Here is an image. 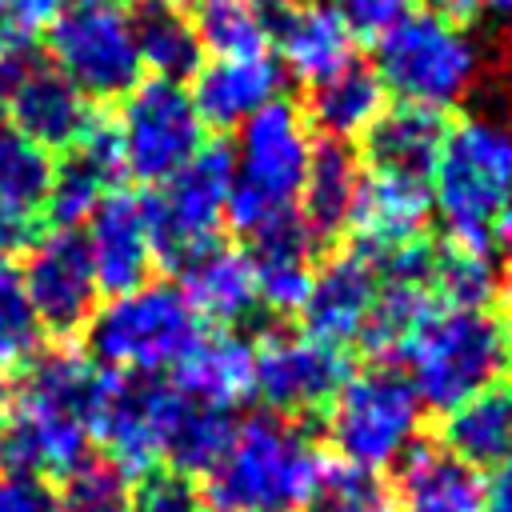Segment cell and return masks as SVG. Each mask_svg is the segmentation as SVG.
Returning <instances> with one entry per match:
<instances>
[{"instance_id":"obj_1","label":"cell","mask_w":512,"mask_h":512,"mask_svg":"<svg viewBox=\"0 0 512 512\" xmlns=\"http://www.w3.org/2000/svg\"><path fill=\"white\" fill-rule=\"evenodd\" d=\"M108 368L60 348L28 364L8 412L0 416V468L16 476H56L88 460Z\"/></svg>"},{"instance_id":"obj_2","label":"cell","mask_w":512,"mask_h":512,"mask_svg":"<svg viewBox=\"0 0 512 512\" xmlns=\"http://www.w3.org/2000/svg\"><path fill=\"white\" fill-rule=\"evenodd\" d=\"M324 472L316 440L292 416L260 412L232 428L200 492L212 512H304Z\"/></svg>"},{"instance_id":"obj_3","label":"cell","mask_w":512,"mask_h":512,"mask_svg":"<svg viewBox=\"0 0 512 512\" xmlns=\"http://www.w3.org/2000/svg\"><path fill=\"white\" fill-rule=\"evenodd\" d=\"M428 196L448 244L488 252L496 224L512 208V132L496 120L452 124L432 164Z\"/></svg>"},{"instance_id":"obj_4","label":"cell","mask_w":512,"mask_h":512,"mask_svg":"<svg viewBox=\"0 0 512 512\" xmlns=\"http://www.w3.org/2000/svg\"><path fill=\"white\" fill-rule=\"evenodd\" d=\"M512 340L488 308H432L404 340V380L420 404L452 412L476 392L492 388L508 368Z\"/></svg>"},{"instance_id":"obj_5","label":"cell","mask_w":512,"mask_h":512,"mask_svg":"<svg viewBox=\"0 0 512 512\" xmlns=\"http://www.w3.org/2000/svg\"><path fill=\"white\" fill-rule=\"evenodd\" d=\"M312 128L304 112L288 100H272L252 120L240 124L232 148V188L228 220L240 236H252L292 212H300V188L312 160Z\"/></svg>"},{"instance_id":"obj_6","label":"cell","mask_w":512,"mask_h":512,"mask_svg":"<svg viewBox=\"0 0 512 512\" xmlns=\"http://www.w3.org/2000/svg\"><path fill=\"white\" fill-rule=\"evenodd\" d=\"M200 340V316L176 284H136L116 292L88 320V344L100 368L120 376L172 372Z\"/></svg>"},{"instance_id":"obj_7","label":"cell","mask_w":512,"mask_h":512,"mask_svg":"<svg viewBox=\"0 0 512 512\" xmlns=\"http://www.w3.org/2000/svg\"><path fill=\"white\" fill-rule=\"evenodd\" d=\"M420 408L404 372L388 364L348 372L328 404V440L344 468L380 472L408 456L420 432Z\"/></svg>"},{"instance_id":"obj_8","label":"cell","mask_w":512,"mask_h":512,"mask_svg":"<svg viewBox=\"0 0 512 512\" xmlns=\"http://www.w3.org/2000/svg\"><path fill=\"white\" fill-rule=\"evenodd\" d=\"M372 72L388 92L400 96V104L444 112L472 88L476 48L456 24L432 12H408L384 36H376Z\"/></svg>"},{"instance_id":"obj_9","label":"cell","mask_w":512,"mask_h":512,"mask_svg":"<svg viewBox=\"0 0 512 512\" xmlns=\"http://www.w3.org/2000/svg\"><path fill=\"white\" fill-rule=\"evenodd\" d=\"M48 60L88 100H120L144 72L132 16L120 0H64L48 24Z\"/></svg>"},{"instance_id":"obj_10","label":"cell","mask_w":512,"mask_h":512,"mask_svg":"<svg viewBox=\"0 0 512 512\" xmlns=\"http://www.w3.org/2000/svg\"><path fill=\"white\" fill-rule=\"evenodd\" d=\"M120 168L144 184H164L204 148V120L192 92L176 80H140L120 96V116L112 124Z\"/></svg>"},{"instance_id":"obj_11","label":"cell","mask_w":512,"mask_h":512,"mask_svg":"<svg viewBox=\"0 0 512 512\" xmlns=\"http://www.w3.org/2000/svg\"><path fill=\"white\" fill-rule=\"evenodd\" d=\"M228 188H232V152L224 144H204L196 160H188L176 176L152 188L144 204V224L152 240L156 264L180 268L208 244L228 216Z\"/></svg>"},{"instance_id":"obj_12","label":"cell","mask_w":512,"mask_h":512,"mask_svg":"<svg viewBox=\"0 0 512 512\" xmlns=\"http://www.w3.org/2000/svg\"><path fill=\"white\" fill-rule=\"evenodd\" d=\"M0 108L8 112L12 132L44 152H68L96 124L92 100L48 56L28 48L0 60Z\"/></svg>"},{"instance_id":"obj_13","label":"cell","mask_w":512,"mask_h":512,"mask_svg":"<svg viewBox=\"0 0 512 512\" xmlns=\"http://www.w3.org/2000/svg\"><path fill=\"white\" fill-rule=\"evenodd\" d=\"M348 376L340 348L308 336L304 328H276L252 344V388L280 416H308L332 404Z\"/></svg>"},{"instance_id":"obj_14","label":"cell","mask_w":512,"mask_h":512,"mask_svg":"<svg viewBox=\"0 0 512 512\" xmlns=\"http://www.w3.org/2000/svg\"><path fill=\"white\" fill-rule=\"evenodd\" d=\"M24 264H20V280L28 292V304L40 320V328L68 336L76 328H88L92 312H96V272L88 264L84 240L68 228L44 232L24 248Z\"/></svg>"},{"instance_id":"obj_15","label":"cell","mask_w":512,"mask_h":512,"mask_svg":"<svg viewBox=\"0 0 512 512\" xmlns=\"http://www.w3.org/2000/svg\"><path fill=\"white\" fill-rule=\"evenodd\" d=\"M376 292H380V272L360 248L320 260L312 268V280H308V292L300 304L304 332L332 348H344L352 340L360 344V332L372 316Z\"/></svg>"},{"instance_id":"obj_16","label":"cell","mask_w":512,"mask_h":512,"mask_svg":"<svg viewBox=\"0 0 512 512\" xmlns=\"http://www.w3.org/2000/svg\"><path fill=\"white\" fill-rule=\"evenodd\" d=\"M432 216L428 180H408L392 172H364L348 228L364 256H388L408 244H420V232Z\"/></svg>"},{"instance_id":"obj_17","label":"cell","mask_w":512,"mask_h":512,"mask_svg":"<svg viewBox=\"0 0 512 512\" xmlns=\"http://www.w3.org/2000/svg\"><path fill=\"white\" fill-rule=\"evenodd\" d=\"M84 224L88 232L80 240H84V252H88V264L100 288L116 296L148 280V268L156 264V256H152V240L144 224V204L136 196L120 188L108 192Z\"/></svg>"},{"instance_id":"obj_18","label":"cell","mask_w":512,"mask_h":512,"mask_svg":"<svg viewBox=\"0 0 512 512\" xmlns=\"http://www.w3.org/2000/svg\"><path fill=\"white\" fill-rule=\"evenodd\" d=\"M280 64L260 52V56H228V60H212L204 68H196V88H192V104L200 112L204 124L216 128H240L244 120H252L260 108H268L272 100H280Z\"/></svg>"},{"instance_id":"obj_19","label":"cell","mask_w":512,"mask_h":512,"mask_svg":"<svg viewBox=\"0 0 512 512\" xmlns=\"http://www.w3.org/2000/svg\"><path fill=\"white\" fill-rule=\"evenodd\" d=\"M120 156L112 128L96 120L88 136H80L68 152H60V164H52V192H48V216L60 228H72L96 212V204L116 192L120 180Z\"/></svg>"},{"instance_id":"obj_20","label":"cell","mask_w":512,"mask_h":512,"mask_svg":"<svg viewBox=\"0 0 512 512\" xmlns=\"http://www.w3.org/2000/svg\"><path fill=\"white\" fill-rule=\"evenodd\" d=\"M176 272H180V296L192 304V312L220 328L240 324L260 304L256 268L248 252L228 248L220 240L196 252L192 260H184Z\"/></svg>"},{"instance_id":"obj_21","label":"cell","mask_w":512,"mask_h":512,"mask_svg":"<svg viewBox=\"0 0 512 512\" xmlns=\"http://www.w3.org/2000/svg\"><path fill=\"white\" fill-rule=\"evenodd\" d=\"M168 384L184 392L196 404L232 412L240 400L256 396L252 388V344L240 340L236 332L220 328L212 336L200 332V340L176 360Z\"/></svg>"},{"instance_id":"obj_22","label":"cell","mask_w":512,"mask_h":512,"mask_svg":"<svg viewBox=\"0 0 512 512\" xmlns=\"http://www.w3.org/2000/svg\"><path fill=\"white\" fill-rule=\"evenodd\" d=\"M444 112L420 108V104H392L384 108L372 128L360 136L364 140V160L368 172H392L408 180H428L432 164L444 144Z\"/></svg>"},{"instance_id":"obj_23","label":"cell","mask_w":512,"mask_h":512,"mask_svg":"<svg viewBox=\"0 0 512 512\" xmlns=\"http://www.w3.org/2000/svg\"><path fill=\"white\" fill-rule=\"evenodd\" d=\"M392 508L396 512H484V480L476 468L456 460L444 444L408 448Z\"/></svg>"},{"instance_id":"obj_24","label":"cell","mask_w":512,"mask_h":512,"mask_svg":"<svg viewBox=\"0 0 512 512\" xmlns=\"http://www.w3.org/2000/svg\"><path fill=\"white\" fill-rule=\"evenodd\" d=\"M284 68L308 84L324 80L328 72L352 60V32L336 20V12L320 4H288L276 24H268Z\"/></svg>"},{"instance_id":"obj_25","label":"cell","mask_w":512,"mask_h":512,"mask_svg":"<svg viewBox=\"0 0 512 512\" xmlns=\"http://www.w3.org/2000/svg\"><path fill=\"white\" fill-rule=\"evenodd\" d=\"M384 108L388 104H384L380 76L368 64L348 60L344 68L328 72L324 80H316L308 88V116L304 120H312L308 128H316L324 140L348 144V140H360Z\"/></svg>"},{"instance_id":"obj_26","label":"cell","mask_w":512,"mask_h":512,"mask_svg":"<svg viewBox=\"0 0 512 512\" xmlns=\"http://www.w3.org/2000/svg\"><path fill=\"white\" fill-rule=\"evenodd\" d=\"M128 16H132L140 68H148L156 80H176V84L196 76L204 48L180 0H136Z\"/></svg>"},{"instance_id":"obj_27","label":"cell","mask_w":512,"mask_h":512,"mask_svg":"<svg viewBox=\"0 0 512 512\" xmlns=\"http://www.w3.org/2000/svg\"><path fill=\"white\" fill-rule=\"evenodd\" d=\"M356 188H360V168H356V156L348 152V144L316 140L308 172H304L300 204H296L300 220L308 224V232L316 240H328L348 228Z\"/></svg>"},{"instance_id":"obj_28","label":"cell","mask_w":512,"mask_h":512,"mask_svg":"<svg viewBox=\"0 0 512 512\" xmlns=\"http://www.w3.org/2000/svg\"><path fill=\"white\" fill-rule=\"evenodd\" d=\"M444 448L468 468H496L512 456V388H484L444 420Z\"/></svg>"},{"instance_id":"obj_29","label":"cell","mask_w":512,"mask_h":512,"mask_svg":"<svg viewBox=\"0 0 512 512\" xmlns=\"http://www.w3.org/2000/svg\"><path fill=\"white\" fill-rule=\"evenodd\" d=\"M232 428H236L232 412L196 404L172 388L168 416H164V440H160V468H168L176 476H204L216 464V456L224 452Z\"/></svg>"},{"instance_id":"obj_30","label":"cell","mask_w":512,"mask_h":512,"mask_svg":"<svg viewBox=\"0 0 512 512\" xmlns=\"http://www.w3.org/2000/svg\"><path fill=\"white\" fill-rule=\"evenodd\" d=\"M48 192H52V156L24 140L20 132H0V212L36 224L48 216Z\"/></svg>"},{"instance_id":"obj_31","label":"cell","mask_w":512,"mask_h":512,"mask_svg":"<svg viewBox=\"0 0 512 512\" xmlns=\"http://www.w3.org/2000/svg\"><path fill=\"white\" fill-rule=\"evenodd\" d=\"M188 16L200 36V48H208L216 60L268 52V20L248 0H192Z\"/></svg>"},{"instance_id":"obj_32","label":"cell","mask_w":512,"mask_h":512,"mask_svg":"<svg viewBox=\"0 0 512 512\" xmlns=\"http://www.w3.org/2000/svg\"><path fill=\"white\" fill-rule=\"evenodd\" d=\"M428 292L440 308H488L500 292V272L484 248L448 244L444 252H432Z\"/></svg>"},{"instance_id":"obj_33","label":"cell","mask_w":512,"mask_h":512,"mask_svg":"<svg viewBox=\"0 0 512 512\" xmlns=\"http://www.w3.org/2000/svg\"><path fill=\"white\" fill-rule=\"evenodd\" d=\"M56 504L60 512H132V488L112 460L88 456L60 480Z\"/></svg>"},{"instance_id":"obj_34","label":"cell","mask_w":512,"mask_h":512,"mask_svg":"<svg viewBox=\"0 0 512 512\" xmlns=\"http://www.w3.org/2000/svg\"><path fill=\"white\" fill-rule=\"evenodd\" d=\"M40 332L44 328H40L32 304H28L20 268L0 256V372L32 360L36 344H40Z\"/></svg>"},{"instance_id":"obj_35","label":"cell","mask_w":512,"mask_h":512,"mask_svg":"<svg viewBox=\"0 0 512 512\" xmlns=\"http://www.w3.org/2000/svg\"><path fill=\"white\" fill-rule=\"evenodd\" d=\"M304 512H396V508H392V492L376 480V472L328 468Z\"/></svg>"},{"instance_id":"obj_36","label":"cell","mask_w":512,"mask_h":512,"mask_svg":"<svg viewBox=\"0 0 512 512\" xmlns=\"http://www.w3.org/2000/svg\"><path fill=\"white\" fill-rule=\"evenodd\" d=\"M60 8L64 0H0V60L28 48L32 36L48 28Z\"/></svg>"},{"instance_id":"obj_37","label":"cell","mask_w":512,"mask_h":512,"mask_svg":"<svg viewBox=\"0 0 512 512\" xmlns=\"http://www.w3.org/2000/svg\"><path fill=\"white\" fill-rule=\"evenodd\" d=\"M336 20L352 36H384L392 24H400L408 12H416V0H324Z\"/></svg>"},{"instance_id":"obj_38","label":"cell","mask_w":512,"mask_h":512,"mask_svg":"<svg viewBox=\"0 0 512 512\" xmlns=\"http://www.w3.org/2000/svg\"><path fill=\"white\" fill-rule=\"evenodd\" d=\"M0 512H60V504L40 480L0 472Z\"/></svg>"},{"instance_id":"obj_39","label":"cell","mask_w":512,"mask_h":512,"mask_svg":"<svg viewBox=\"0 0 512 512\" xmlns=\"http://www.w3.org/2000/svg\"><path fill=\"white\" fill-rule=\"evenodd\" d=\"M484 512H512V456L496 464L492 480L484 484Z\"/></svg>"},{"instance_id":"obj_40","label":"cell","mask_w":512,"mask_h":512,"mask_svg":"<svg viewBox=\"0 0 512 512\" xmlns=\"http://www.w3.org/2000/svg\"><path fill=\"white\" fill-rule=\"evenodd\" d=\"M428 12L460 28V24H468L484 12V0H428Z\"/></svg>"},{"instance_id":"obj_41","label":"cell","mask_w":512,"mask_h":512,"mask_svg":"<svg viewBox=\"0 0 512 512\" xmlns=\"http://www.w3.org/2000/svg\"><path fill=\"white\" fill-rule=\"evenodd\" d=\"M496 236H500V244H504L508 260H512V208H508V212H504V220L496 224Z\"/></svg>"},{"instance_id":"obj_42","label":"cell","mask_w":512,"mask_h":512,"mask_svg":"<svg viewBox=\"0 0 512 512\" xmlns=\"http://www.w3.org/2000/svg\"><path fill=\"white\" fill-rule=\"evenodd\" d=\"M484 8H488L496 20H512V0H484Z\"/></svg>"},{"instance_id":"obj_43","label":"cell","mask_w":512,"mask_h":512,"mask_svg":"<svg viewBox=\"0 0 512 512\" xmlns=\"http://www.w3.org/2000/svg\"><path fill=\"white\" fill-rule=\"evenodd\" d=\"M248 4H256V8L264 12V8H288V4H296V0H248Z\"/></svg>"},{"instance_id":"obj_44","label":"cell","mask_w":512,"mask_h":512,"mask_svg":"<svg viewBox=\"0 0 512 512\" xmlns=\"http://www.w3.org/2000/svg\"><path fill=\"white\" fill-rule=\"evenodd\" d=\"M504 332H508V340H512V292H508V324H504Z\"/></svg>"},{"instance_id":"obj_45","label":"cell","mask_w":512,"mask_h":512,"mask_svg":"<svg viewBox=\"0 0 512 512\" xmlns=\"http://www.w3.org/2000/svg\"><path fill=\"white\" fill-rule=\"evenodd\" d=\"M0 416H4V412H0Z\"/></svg>"}]
</instances>
